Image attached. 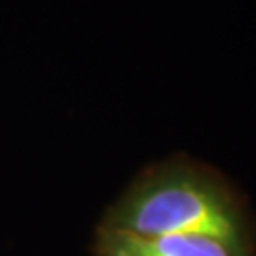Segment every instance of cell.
Returning <instances> with one entry per match:
<instances>
[{"label": "cell", "instance_id": "cell-2", "mask_svg": "<svg viewBox=\"0 0 256 256\" xmlns=\"http://www.w3.org/2000/svg\"><path fill=\"white\" fill-rule=\"evenodd\" d=\"M93 256H256L203 236H137L97 226Z\"/></svg>", "mask_w": 256, "mask_h": 256}, {"label": "cell", "instance_id": "cell-1", "mask_svg": "<svg viewBox=\"0 0 256 256\" xmlns=\"http://www.w3.org/2000/svg\"><path fill=\"white\" fill-rule=\"evenodd\" d=\"M99 226L137 236H203L256 254V212L216 167L174 154L146 165Z\"/></svg>", "mask_w": 256, "mask_h": 256}]
</instances>
